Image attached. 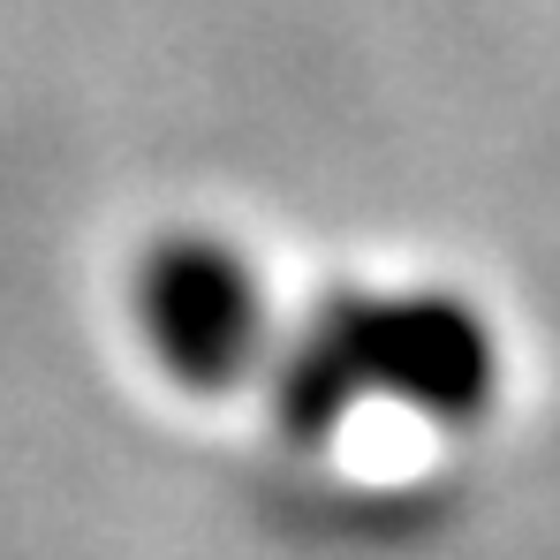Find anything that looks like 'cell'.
<instances>
[{"mask_svg":"<svg viewBox=\"0 0 560 560\" xmlns=\"http://www.w3.org/2000/svg\"><path fill=\"white\" fill-rule=\"evenodd\" d=\"M152 364L189 394H235L273 364V311L258 266L205 228H175L137 258L129 288Z\"/></svg>","mask_w":560,"mask_h":560,"instance_id":"7a4b0ae2","label":"cell"},{"mask_svg":"<svg viewBox=\"0 0 560 560\" xmlns=\"http://www.w3.org/2000/svg\"><path fill=\"white\" fill-rule=\"evenodd\" d=\"M273 424L295 447H326L364 401L424 424H477L500 394L492 326L447 288H334L266 364Z\"/></svg>","mask_w":560,"mask_h":560,"instance_id":"6da1fadb","label":"cell"}]
</instances>
